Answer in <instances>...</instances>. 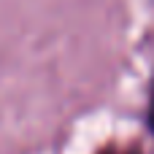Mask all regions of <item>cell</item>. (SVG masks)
Masks as SVG:
<instances>
[{"instance_id":"1","label":"cell","mask_w":154,"mask_h":154,"mask_svg":"<svg viewBox=\"0 0 154 154\" xmlns=\"http://www.w3.org/2000/svg\"><path fill=\"white\" fill-rule=\"evenodd\" d=\"M149 127L154 133V87H152V97H149Z\"/></svg>"},{"instance_id":"2","label":"cell","mask_w":154,"mask_h":154,"mask_svg":"<svg viewBox=\"0 0 154 154\" xmlns=\"http://www.w3.org/2000/svg\"><path fill=\"white\" fill-rule=\"evenodd\" d=\"M106 154H119V152H106Z\"/></svg>"}]
</instances>
